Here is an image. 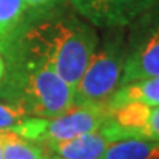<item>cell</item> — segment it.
Listing matches in <instances>:
<instances>
[{
	"label": "cell",
	"mask_w": 159,
	"mask_h": 159,
	"mask_svg": "<svg viewBox=\"0 0 159 159\" xmlns=\"http://www.w3.org/2000/svg\"><path fill=\"white\" fill-rule=\"evenodd\" d=\"M99 40L94 27L75 11H68L59 0L30 11L5 61L7 66L16 63L49 66L75 89Z\"/></svg>",
	"instance_id": "cell-1"
},
{
	"label": "cell",
	"mask_w": 159,
	"mask_h": 159,
	"mask_svg": "<svg viewBox=\"0 0 159 159\" xmlns=\"http://www.w3.org/2000/svg\"><path fill=\"white\" fill-rule=\"evenodd\" d=\"M0 99L19 105L30 116L52 119L74 105V89L49 66L16 63L7 66Z\"/></svg>",
	"instance_id": "cell-2"
},
{
	"label": "cell",
	"mask_w": 159,
	"mask_h": 159,
	"mask_svg": "<svg viewBox=\"0 0 159 159\" xmlns=\"http://www.w3.org/2000/svg\"><path fill=\"white\" fill-rule=\"evenodd\" d=\"M125 37V28L106 30L75 85L74 105H108L122 77Z\"/></svg>",
	"instance_id": "cell-3"
},
{
	"label": "cell",
	"mask_w": 159,
	"mask_h": 159,
	"mask_svg": "<svg viewBox=\"0 0 159 159\" xmlns=\"http://www.w3.org/2000/svg\"><path fill=\"white\" fill-rule=\"evenodd\" d=\"M127 28L125 61L119 85L159 77V0Z\"/></svg>",
	"instance_id": "cell-4"
},
{
	"label": "cell",
	"mask_w": 159,
	"mask_h": 159,
	"mask_svg": "<svg viewBox=\"0 0 159 159\" xmlns=\"http://www.w3.org/2000/svg\"><path fill=\"white\" fill-rule=\"evenodd\" d=\"M109 119L108 105H72L59 116L46 119L39 143L46 148L99 130Z\"/></svg>",
	"instance_id": "cell-5"
},
{
	"label": "cell",
	"mask_w": 159,
	"mask_h": 159,
	"mask_svg": "<svg viewBox=\"0 0 159 159\" xmlns=\"http://www.w3.org/2000/svg\"><path fill=\"white\" fill-rule=\"evenodd\" d=\"M71 7L97 28H127L158 0H66Z\"/></svg>",
	"instance_id": "cell-6"
},
{
	"label": "cell",
	"mask_w": 159,
	"mask_h": 159,
	"mask_svg": "<svg viewBox=\"0 0 159 159\" xmlns=\"http://www.w3.org/2000/svg\"><path fill=\"white\" fill-rule=\"evenodd\" d=\"M118 142L108 125V121L93 133L49 146V150L65 159H100L112 143Z\"/></svg>",
	"instance_id": "cell-7"
},
{
	"label": "cell",
	"mask_w": 159,
	"mask_h": 159,
	"mask_svg": "<svg viewBox=\"0 0 159 159\" xmlns=\"http://www.w3.org/2000/svg\"><path fill=\"white\" fill-rule=\"evenodd\" d=\"M31 7L24 0H0V53L12 49L30 16Z\"/></svg>",
	"instance_id": "cell-8"
},
{
	"label": "cell",
	"mask_w": 159,
	"mask_h": 159,
	"mask_svg": "<svg viewBox=\"0 0 159 159\" xmlns=\"http://www.w3.org/2000/svg\"><path fill=\"white\" fill-rule=\"evenodd\" d=\"M143 103L150 108L159 106V77H149L119 85L109 99L108 108L114 109L125 103Z\"/></svg>",
	"instance_id": "cell-9"
},
{
	"label": "cell",
	"mask_w": 159,
	"mask_h": 159,
	"mask_svg": "<svg viewBox=\"0 0 159 159\" xmlns=\"http://www.w3.org/2000/svg\"><path fill=\"white\" fill-rule=\"evenodd\" d=\"M100 159H159V142L124 139L112 143Z\"/></svg>",
	"instance_id": "cell-10"
},
{
	"label": "cell",
	"mask_w": 159,
	"mask_h": 159,
	"mask_svg": "<svg viewBox=\"0 0 159 159\" xmlns=\"http://www.w3.org/2000/svg\"><path fill=\"white\" fill-rule=\"evenodd\" d=\"M2 149L3 159H47L50 153L46 146L11 131L2 133Z\"/></svg>",
	"instance_id": "cell-11"
},
{
	"label": "cell",
	"mask_w": 159,
	"mask_h": 159,
	"mask_svg": "<svg viewBox=\"0 0 159 159\" xmlns=\"http://www.w3.org/2000/svg\"><path fill=\"white\" fill-rule=\"evenodd\" d=\"M30 115L16 103L0 99V133L3 131H13L22 124Z\"/></svg>",
	"instance_id": "cell-12"
},
{
	"label": "cell",
	"mask_w": 159,
	"mask_h": 159,
	"mask_svg": "<svg viewBox=\"0 0 159 159\" xmlns=\"http://www.w3.org/2000/svg\"><path fill=\"white\" fill-rule=\"evenodd\" d=\"M142 140L159 142V106L150 109L149 118L142 133Z\"/></svg>",
	"instance_id": "cell-13"
},
{
	"label": "cell",
	"mask_w": 159,
	"mask_h": 159,
	"mask_svg": "<svg viewBox=\"0 0 159 159\" xmlns=\"http://www.w3.org/2000/svg\"><path fill=\"white\" fill-rule=\"evenodd\" d=\"M24 2L31 9H39V7H46L49 5H53V3H56L59 0H24Z\"/></svg>",
	"instance_id": "cell-14"
},
{
	"label": "cell",
	"mask_w": 159,
	"mask_h": 159,
	"mask_svg": "<svg viewBox=\"0 0 159 159\" xmlns=\"http://www.w3.org/2000/svg\"><path fill=\"white\" fill-rule=\"evenodd\" d=\"M6 74H7V65H6V61H5V57H3V55L0 53V87L5 83Z\"/></svg>",
	"instance_id": "cell-15"
},
{
	"label": "cell",
	"mask_w": 159,
	"mask_h": 159,
	"mask_svg": "<svg viewBox=\"0 0 159 159\" xmlns=\"http://www.w3.org/2000/svg\"><path fill=\"white\" fill-rule=\"evenodd\" d=\"M47 159H65V158H62L61 155H57V153H53V152H50L49 153V158Z\"/></svg>",
	"instance_id": "cell-16"
},
{
	"label": "cell",
	"mask_w": 159,
	"mask_h": 159,
	"mask_svg": "<svg viewBox=\"0 0 159 159\" xmlns=\"http://www.w3.org/2000/svg\"><path fill=\"white\" fill-rule=\"evenodd\" d=\"M0 159H3V149H2V133H0Z\"/></svg>",
	"instance_id": "cell-17"
}]
</instances>
